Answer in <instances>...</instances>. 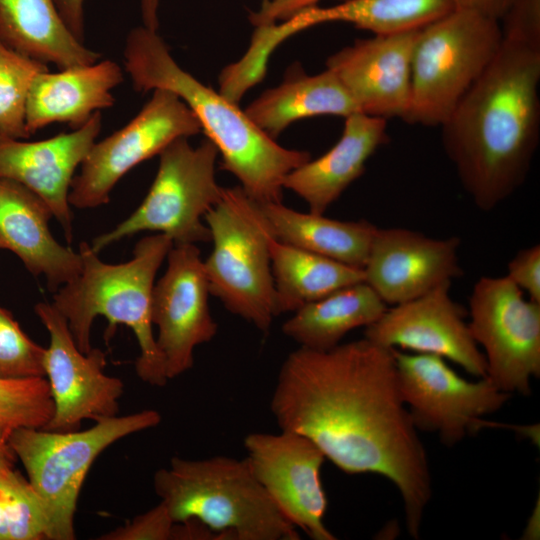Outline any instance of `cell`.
Instances as JSON below:
<instances>
[{
  "label": "cell",
  "mask_w": 540,
  "mask_h": 540,
  "mask_svg": "<svg viewBox=\"0 0 540 540\" xmlns=\"http://www.w3.org/2000/svg\"><path fill=\"white\" fill-rule=\"evenodd\" d=\"M270 411L280 430L306 436L343 472L391 481L418 538L432 479L393 349L366 338L326 351L298 348L280 367Z\"/></svg>",
  "instance_id": "6da1fadb"
},
{
  "label": "cell",
  "mask_w": 540,
  "mask_h": 540,
  "mask_svg": "<svg viewBox=\"0 0 540 540\" xmlns=\"http://www.w3.org/2000/svg\"><path fill=\"white\" fill-rule=\"evenodd\" d=\"M539 88L540 42L503 36L441 125L444 151L482 211L498 207L526 181L540 139Z\"/></svg>",
  "instance_id": "7a4b0ae2"
},
{
  "label": "cell",
  "mask_w": 540,
  "mask_h": 540,
  "mask_svg": "<svg viewBox=\"0 0 540 540\" xmlns=\"http://www.w3.org/2000/svg\"><path fill=\"white\" fill-rule=\"evenodd\" d=\"M124 59L137 92L167 89L191 109L221 154L220 168L233 174L249 197L258 203L282 201L284 179L311 159L309 152L280 146L254 125L238 103L184 71L157 31L131 30Z\"/></svg>",
  "instance_id": "3957f363"
},
{
  "label": "cell",
  "mask_w": 540,
  "mask_h": 540,
  "mask_svg": "<svg viewBox=\"0 0 540 540\" xmlns=\"http://www.w3.org/2000/svg\"><path fill=\"white\" fill-rule=\"evenodd\" d=\"M173 245L163 233L146 236L136 244L131 260L107 264L82 242L81 271L55 292L52 303L65 317L76 346L85 354L92 348L91 327L98 315L109 321L106 338L118 324L128 326L140 349L135 365L138 377L159 387L166 385L168 378L152 329V292L156 273Z\"/></svg>",
  "instance_id": "277c9868"
},
{
  "label": "cell",
  "mask_w": 540,
  "mask_h": 540,
  "mask_svg": "<svg viewBox=\"0 0 540 540\" xmlns=\"http://www.w3.org/2000/svg\"><path fill=\"white\" fill-rule=\"evenodd\" d=\"M153 486L175 522L197 519L223 540L300 539L246 459L174 456L169 467L155 472Z\"/></svg>",
  "instance_id": "5b68a950"
},
{
  "label": "cell",
  "mask_w": 540,
  "mask_h": 540,
  "mask_svg": "<svg viewBox=\"0 0 540 540\" xmlns=\"http://www.w3.org/2000/svg\"><path fill=\"white\" fill-rule=\"evenodd\" d=\"M204 221L213 243L203 261L210 294L230 313L268 332L278 316L270 259L275 235L260 203L240 185L223 188Z\"/></svg>",
  "instance_id": "8992f818"
},
{
  "label": "cell",
  "mask_w": 540,
  "mask_h": 540,
  "mask_svg": "<svg viewBox=\"0 0 540 540\" xmlns=\"http://www.w3.org/2000/svg\"><path fill=\"white\" fill-rule=\"evenodd\" d=\"M500 21L456 8L420 29L411 63V98L404 121L441 127L502 42Z\"/></svg>",
  "instance_id": "52a82bcc"
},
{
  "label": "cell",
  "mask_w": 540,
  "mask_h": 540,
  "mask_svg": "<svg viewBox=\"0 0 540 540\" xmlns=\"http://www.w3.org/2000/svg\"><path fill=\"white\" fill-rule=\"evenodd\" d=\"M153 409L102 418L84 431H48L19 427L9 442L22 462L29 482L42 501L48 519V539L73 540L79 492L97 456L117 440L157 426Z\"/></svg>",
  "instance_id": "ba28073f"
},
{
  "label": "cell",
  "mask_w": 540,
  "mask_h": 540,
  "mask_svg": "<svg viewBox=\"0 0 540 540\" xmlns=\"http://www.w3.org/2000/svg\"><path fill=\"white\" fill-rule=\"evenodd\" d=\"M187 138H177L160 152L145 199L127 219L92 241L94 252L142 231L163 233L174 245L211 241L203 220L223 192L215 175L219 153L208 139L193 147Z\"/></svg>",
  "instance_id": "9c48e42d"
},
{
  "label": "cell",
  "mask_w": 540,
  "mask_h": 540,
  "mask_svg": "<svg viewBox=\"0 0 540 540\" xmlns=\"http://www.w3.org/2000/svg\"><path fill=\"white\" fill-rule=\"evenodd\" d=\"M470 332L484 349L487 377L502 391L528 395L540 376V303L506 275L483 276L469 297Z\"/></svg>",
  "instance_id": "30bf717a"
},
{
  "label": "cell",
  "mask_w": 540,
  "mask_h": 540,
  "mask_svg": "<svg viewBox=\"0 0 540 540\" xmlns=\"http://www.w3.org/2000/svg\"><path fill=\"white\" fill-rule=\"evenodd\" d=\"M191 109L172 91L154 89L151 99L123 128L95 142L71 183L69 204L80 209L106 204L129 170L180 137L201 132Z\"/></svg>",
  "instance_id": "8fae6325"
},
{
  "label": "cell",
  "mask_w": 540,
  "mask_h": 540,
  "mask_svg": "<svg viewBox=\"0 0 540 540\" xmlns=\"http://www.w3.org/2000/svg\"><path fill=\"white\" fill-rule=\"evenodd\" d=\"M400 391L417 430L436 434L453 446L477 431L482 417L498 411L511 397L485 376L468 381L444 358L393 349Z\"/></svg>",
  "instance_id": "7c38bea8"
},
{
  "label": "cell",
  "mask_w": 540,
  "mask_h": 540,
  "mask_svg": "<svg viewBox=\"0 0 540 540\" xmlns=\"http://www.w3.org/2000/svg\"><path fill=\"white\" fill-rule=\"evenodd\" d=\"M35 313L49 332L44 369L54 403L53 415L41 429L74 431L84 419L116 416L124 383L104 373L105 353L97 348L81 352L65 317L53 304L40 302Z\"/></svg>",
  "instance_id": "4fadbf2b"
},
{
  "label": "cell",
  "mask_w": 540,
  "mask_h": 540,
  "mask_svg": "<svg viewBox=\"0 0 540 540\" xmlns=\"http://www.w3.org/2000/svg\"><path fill=\"white\" fill-rule=\"evenodd\" d=\"M248 466L282 514L313 540H335L324 524L327 497L321 482L323 452L306 436L281 430L244 439Z\"/></svg>",
  "instance_id": "5bb4252c"
},
{
  "label": "cell",
  "mask_w": 540,
  "mask_h": 540,
  "mask_svg": "<svg viewBox=\"0 0 540 540\" xmlns=\"http://www.w3.org/2000/svg\"><path fill=\"white\" fill-rule=\"evenodd\" d=\"M167 262L166 272L153 287L152 322L158 327L156 342L169 380L192 368L194 349L210 342L218 325L210 313L209 285L198 247L173 245Z\"/></svg>",
  "instance_id": "9a60e30c"
},
{
  "label": "cell",
  "mask_w": 540,
  "mask_h": 540,
  "mask_svg": "<svg viewBox=\"0 0 540 540\" xmlns=\"http://www.w3.org/2000/svg\"><path fill=\"white\" fill-rule=\"evenodd\" d=\"M445 282L410 301L387 308L367 326L364 338L388 349L434 354L460 365L476 377L487 375L484 354L465 321V311Z\"/></svg>",
  "instance_id": "2e32d148"
},
{
  "label": "cell",
  "mask_w": 540,
  "mask_h": 540,
  "mask_svg": "<svg viewBox=\"0 0 540 540\" xmlns=\"http://www.w3.org/2000/svg\"><path fill=\"white\" fill-rule=\"evenodd\" d=\"M459 248L456 236L377 227L363 268L365 282L387 305L410 301L463 274Z\"/></svg>",
  "instance_id": "e0dca14e"
},
{
  "label": "cell",
  "mask_w": 540,
  "mask_h": 540,
  "mask_svg": "<svg viewBox=\"0 0 540 540\" xmlns=\"http://www.w3.org/2000/svg\"><path fill=\"white\" fill-rule=\"evenodd\" d=\"M419 31L359 39L327 59V69L340 80L361 113L385 120L404 119Z\"/></svg>",
  "instance_id": "ac0fdd59"
},
{
  "label": "cell",
  "mask_w": 540,
  "mask_h": 540,
  "mask_svg": "<svg viewBox=\"0 0 540 540\" xmlns=\"http://www.w3.org/2000/svg\"><path fill=\"white\" fill-rule=\"evenodd\" d=\"M101 126L102 116L97 111L80 128L41 141L26 142L0 132V178L16 181L43 199L69 242L72 240V211L68 201L71 183Z\"/></svg>",
  "instance_id": "d6986e66"
},
{
  "label": "cell",
  "mask_w": 540,
  "mask_h": 540,
  "mask_svg": "<svg viewBox=\"0 0 540 540\" xmlns=\"http://www.w3.org/2000/svg\"><path fill=\"white\" fill-rule=\"evenodd\" d=\"M49 206L24 185L0 178V249L16 254L34 275H44L55 293L75 279L82 267L81 256L59 244L48 222Z\"/></svg>",
  "instance_id": "ffe728a7"
},
{
  "label": "cell",
  "mask_w": 540,
  "mask_h": 540,
  "mask_svg": "<svg viewBox=\"0 0 540 540\" xmlns=\"http://www.w3.org/2000/svg\"><path fill=\"white\" fill-rule=\"evenodd\" d=\"M387 141V120L353 113L345 117L338 142L319 158L292 170L283 186L302 198L309 212L324 214L364 173L369 158Z\"/></svg>",
  "instance_id": "44dd1931"
},
{
  "label": "cell",
  "mask_w": 540,
  "mask_h": 540,
  "mask_svg": "<svg viewBox=\"0 0 540 540\" xmlns=\"http://www.w3.org/2000/svg\"><path fill=\"white\" fill-rule=\"evenodd\" d=\"M122 81V69L112 60L40 73L28 96V133L31 136L55 122L66 123L73 130L80 128L95 112L113 106L111 90Z\"/></svg>",
  "instance_id": "7402d4cb"
},
{
  "label": "cell",
  "mask_w": 540,
  "mask_h": 540,
  "mask_svg": "<svg viewBox=\"0 0 540 540\" xmlns=\"http://www.w3.org/2000/svg\"><path fill=\"white\" fill-rule=\"evenodd\" d=\"M457 8L455 0H344L321 8L313 6L276 25L261 27L258 40L273 52L284 40L309 27L347 22L374 35L419 30Z\"/></svg>",
  "instance_id": "603a6c76"
},
{
  "label": "cell",
  "mask_w": 540,
  "mask_h": 540,
  "mask_svg": "<svg viewBox=\"0 0 540 540\" xmlns=\"http://www.w3.org/2000/svg\"><path fill=\"white\" fill-rule=\"evenodd\" d=\"M244 112L255 126L275 139L300 119L320 115L345 118L360 111L330 70L307 75L300 65L294 64L288 68L279 86L264 91Z\"/></svg>",
  "instance_id": "cb8c5ba5"
},
{
  "label": "cell",
  "mask_w": 540,
  "mask_h": 540,
  "mask_svg": "<svg viewBox=\"0 0 540 540\" xmlns=\"http://www.w3.org/2000/svg\"><path fill=\"white\" fill-rule=\"evenodd\" d=\"M0 40L60 69L90 65L102 56L75 38L54 0H0Z\"/></svg>",
  "instance_id": "d4e9b609"
},
{
  "label": "cell",
  "mask_w": 540,
  "mask_h": 540,
  "mask_svg": "<svg viewBox=\"0 0 540 540\" xmlns=\"http://www.w3.org/2000/svg\"><path fill=\"white\" fill-rule=\"evenodd\" d=\"M387 308L364 281L305 304L283 323L282 332L300 347L326 351L339 345L351 330L377 321Z\"/></svg>",
  "instance_id": "484cf974"
},
{
  "label": "cell",
  "mask_w": 540,
  "mask_h": 540,
  "mask_svg": "<svg viewBox=\"0 0 540 540\" xmlns=\"http://www.w3.org/2000/svg\"><path fill=\"white\" fill-rule=\"evenodd\" d=\"M275 238L283 243L363 269L377 226L303 213L282 202L260 203Z\"/></svg>",
  "instance_id": "4316f807"
},
{
  "label": "cell",
  "mask_w": 540,
  "mask_h": 540,
  "mask_svg": "<svg viewBox=\"0 0 540 540\" xmlns=\"http://www.w3.org/2000/svg\"><path fill=\"white\" fill-rule=\"evenodd\" d=\"M278 315L295 312L338 289L365 281L364 270L283 243H270Z\"/></svg>",
  "instance_id": "83f0119b"
},
{
  "label": "cell",
  "mask_w": 540,
  "mask_h": 540,
  "mask_svg": "<svg viewBox=\"0 0 540 540\" xmlns=\"http://www.w3.org/2000/svg\"><path fill=\"white\" fill-rule=\"evenodd\" d=\"M41 499L13 467L0 468V540L48 539Z\"/></svg>",
  "instance_id": "f1b7e54d"
},
{
  "label": "cell",
  "mask_w": 540,
  "mask_h": 540,
  "mask_svg": "<svg viewBox=\"0 0 540 540\" xmlns=\"http://www.w3.org/2000/svg\"><path fill=\"white\" fill-rule=\"evenodd\" d=\"M48 66L0 40V132L16 139L30 137L26 108L32 83Z\"/></svg>",
  "instance_id": "f546056e"
},
{
  "label": "cell",
  "mask_w": 540,
  "mask_h": 540,
  "mask_svg": "<svg viewBox=\"0 0 540 540\" xmlns=\"http://www.w3.org/2000/svg\"><path fill=\"white\" fill-rule=\"evenodd\" d=\"M54 403L44 377L0 378V424L11 428H43Z\"/></svg>",
  "instance_id": "4dcf8cb0"
},
{
  "label": "cell",
  "mask_w": 540,
  "mask_h": 540,
  "mask_svg": "<svg viewBox=\"0 0 540 540\" xmlns=\"http://www.w3.org/2000/svg\"><path fill=\"white\" fill-rule=\"evenodd\" d=\"M45 348L34 343L0 307V378L44 377Z\"/></svg>",
  "instance_id": "1f68e13d"
},
{
  "label": "cell",
  "mask_w": 540,
  "mask_h": 540,
  "mask_svg": "<svg viewBox=\"0 0 540 540\" xmlns=\"http://www.w3.org/2000/svg\"><path fill=\"white\" fill-rule=\"evenodd\" d=\"M176 522L166 506L160 503L136 516L124 526L99 537L104 540H172Z\"/></svg>",
  "instance_id": "d6a6232c"
},
{
  "label": "cell",
  "mask_w": 540,
  "mask_h": 540,
  "mask_svg": "<svg viewBox=\"0 0 540 540\" xmlns=\"http://www.w3.org/2000/svg\"><path fill=\"white\" fill-rule=\"evenodd\" d=\"M499 21L503 36L540 42V0H516Z\"/></svg>",
  "instance_id": "836d02e7"
},
{
  "label": "cell",
  "mask_w": 540,
  "mask_h": 540,
  "mask_svg": "<svg viewBox=\"0 0 540 540\" xmlns=\"http://www.w3.org/2000/svg\"><path fill=\"white\" fill-rule=\"evenodd\" d=\"M506 276L529 299L540 303V245L520 250L508 263Z\"/></svg>",
  "instance_id": "e575fe53"
},
{
  "label": "cell",
  "mask_w": 540,
  "mask_h": 540,
  "mask_svg": "<svg viewBox=\"0 0 540 540\" xmlns=\"http://www.w3.org/2000/svg\"><path fill=\"white\" fill-rule=\"evenodd\" d=\"M318 1L264 0L258 11L249 14V20L255 27L272 25L277 20L283 22L307 8L316 6Z\"/></svg>",
  "instance_id": "d590c367"
},
{
  "label": "cell",
  "mask_w": 540,
  "mask_h": 540,
  "mask_svg": "<svg viewBox=\"0 0 540 540\" xmlns=\"http://www.w3.org/2000/svg\"><path fill=\"white\" fill-rule=\"evenodd\" d=\"M56 8L75 38L84 41V0H54Z\"/></svg>",
  "instance_id": "8d00e7d4"
},
{
  "label": "cell",
  "mask_w": 540,
  "mask_h": 540,
  "mask_svg": "<svg viewBox=\"0 0 540 540\" xmlns=\"http://www.w3.org/2000/svg\"><path fill=\"white\" fill-rule=\"evenodd\" d=\"M457 8L476 11L500 20L516 0H455Z\"/></svg>",
  "instance_id": "74e56055"
},
{
  "label": "cell",
  "mask_w": 540,
  "mask_h": 540,
  "mask_svg": "<svg viewBox=\"0 0 540 540\" xmlns=\"http://www.w3.org/2000/svg\"><path fill=\"white\" fill-rule=\"evenodd\" d=\"M13 429L0 424V468L14 467L16 462L17 456L9 442Z\"/></svg>",
  "instance_id": "f35d334b"
},
{
  "label": "cell",
  "mask_w": 540,
  "mask_h": 540,
  "mask_svg": "<svg viewBox=\"0 0 540 540\" xmlns=\"http://www.w3.org/2000/svg\"><path fill=\"white\" fill-rule=\"evenodd\" d=\"M158 5L159 0H141V14L144 27L152 31H157L159 25L157 16Z\"/></svg>",
  "instance_id": "ab89813d"
}]
</instances>
